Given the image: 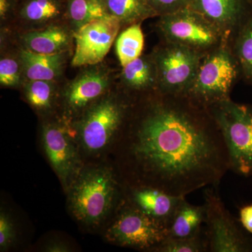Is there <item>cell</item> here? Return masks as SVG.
I'll use <instances>...</instances> for the list:
<instances>
[{
    "label": "cell",
    "mask_w": 252,
    "mask_h": 252,
    "mask_svg": "<svg viewBox=\"0 0 252 252\" xmlns=\"http://www.w3.org/2000/svg\"><path fill=\"white\" fill-rule=\"evenodd\" d=\"M128 154L140 185L177 196L217 187L230 170L220 126L187 94L154 91L134 99Z\"/></svg>",
    "instance_id": "obj_1"
},
{
    "label": "cell",
    "mask_w": 252,
    "mask_h": 252,
    "mask_svg": "<svg viewBox=\"0 0 252 252\" xmlns=\"http://www.w3.org/2000/svg\"><path fill=\"white\" fill-rule=\"evenodd\" d=\"M134 99L117 84L79 118V137L84 149L99 152L113 140L128 122Z\"/></svg>",
    "instance_id": "obj_2"
},
{
    "label": "cell",
    "mask_w": 252,
    "mask_h": 252,
    "mask_svg": "<svg viewBox=\"0 0 252 252\" xmlns=\"http://www.w3.org/2000/svg\"><path fill=\"white\" fill-rule=\"evenodd\" d=\"M241 79L240 68L229 40L204 56L196 77L187 95L210 108L230 98L233 88Z\"/></svg>",
    "instance_id": "obj_3"
},
{
    "label": "cell",
    "mask_w": 252,
    "mask_h": 252,
    "mask_svg": "<svg viewBox=\"0 0 252 252\" xmlns=\"http://www.w3.org/2000/svg\"><path fill=\"white\" fill-rule=\"evenodd\" d=\"M209 109L224 138L230 170L252 177V104L238 103L229 98Z\"/></svg>",
    "instance_id": "obj_4"
},
{
    "label": "cell",
    "mask_w": 252,
    "mask_h": 252,
    "mask_svg": "<svg viewBox=\"0 0 252 252\" xmlns=\"http://www.w3.org/2000/svg\"><path fill=\"white\" fill-rule=\"evenodd\" d=\"M160 39L180 44L205 56L229 40L220 28L193 8L157 17Z\"/></svg>",
    "instance_id": "obj_5"
},
{
    "label": "cell",
    "mask_w": 252,
    "mask_h": 252,
    "mask_svg": "<svg viewBox=\"0 0 252 252\" xmlns=\"http://www.w3.org/2000/svg\"><path fill=\"white\" fill-rule=\"evenodd\" d=\"M150 54L157 67L158 91L162 94H187L205 56L163 39H160Z\"/></svg>",
    "instance_id": "obj_6"
},
{
    "label": "cell",
    "mask_w": 252,
    "mask_h": 252,
    "mask_svg": "<svg viewBox=\"0 0 252 252\" xmlns=\"http://www.w3.org/2000/svg\"><path fill=\"white\" fill-rule=\"evenodd\" d=\"M81 69L72 80L63 81L61 87L63 108L68 117H81L86 109L107 94L117 84L120 71L104 61Z\"/></svg>",
    "instance_id": "obj_7"
},
{
    "label": "cell",
    "mask_w": 252,
    "mask_h": 252,
    "mask_svg": "<svg viewBox=\"0 0 252 252\" xmlns=\"http://www.w3.org/2000/svg\"><path fill=\"white\" fill-rule=\"evenodd\" d=\"M203 205L209 252H252V238L241 229L227 210L217 187L205 189Z\"/></svg>",
    "instance_id": "obj_8"
},
{
    "label": "cell",
    "mask_w": 252,
    "mask_h": 252,
    "mask_svg": "<svg viewBox=\"0 0 252 252\" xmlns=\"http://www.w3.org/2000/svg\"><path fill=\"white\" fill-rule=\"evenodd\" d=\"M116 190L115 180L109 170L95 169L86 172L71 193L74 216L87 224L98 223L112 207Z\"/></svg>",
    "instance_id": "obj_9"
},
{
    "label": "cell",
    "mask_w": 252,
    "mask_h": 252,
    "mask_svg": "<svg viewBox=\"0 0 252 252\" xmlns=\"http://www.w3.org/2000/svg\"><path fill=\"white\" fill-rule=\"evenodd\" d=\"M107 235L122 246L153 251L167 236L166 227L132 206L124 209Z\"/></svg>",
    "instance_id": "obj_10"
},
{
    "label": "cell",
    "mask_w": 252,
    "mask_h": 252,
    "mask_svg": "<svg viewBox=\"0 0 252 252\" xmlns=\"http://www.w3.org/2000/svg\"><path fill=\"white\" fill-rule=\"evenodd\" d=\"M122 29L117 19L109 17L92 21L78 30L74 33L71 66L81 68L103 62Z\"/></svg>",
    "instance_id": "obj_11"
},
{
    "label": "cell",
    "mask_w": 252,
    "mask_h": 252,
    "mask_svg": "<svg viewBox=\"0 0 252 252\" xmlns=\"http://www.w3.org/2000/svg\"><path fill=\"white\" fill-rule=\"evenodd\" d=\"M65 13L66 0H18L12 23L2 28L13 32L42 29L65 23Z\"/></svg>",
    "instance_id": "obj_12"
},
{
    "label": "cell",
    "mask_w": 252,
    "mask_h": 252,
    "mask_svg": "<svg viewBox=\"0 0 252 252\" xmlns=\"http://www.w3.org/2000/svg\"><path fill=\"white\" fill-rule=\"evenodd\" d=\"M9 33L16 45L35 54H58L74 50V32L65 23L22 32L9 31Z\"/></svg>",
    "instance_id": "obj_13"
},
{
    "label": "cell",
    "mask_w": 252,
    "mask_h": 252,
    "mask_svg": "<svg viewBox=\"0 0 252 252\" xmlns=\"http://www.w3.org/2000/svg\"><path fill=\"white\" fill-rule=\"evenodd\" d=\"M43 142L50 162L61 180H67L75 173L78 158L64 126L56 122L43 126Z\"/></svg>",
    "instance_id": "obj_14"
},
{
    "label": "cell",
    "mask_w": 252,
    "mask_h": 252,
    "mask_svg": "<svg viewBox=\"0 0 252 252\" xmlns=\"http://www.w3.org/2000/svg\"><path fill=\"white\" fill-rule=\"evenodd\" d=\"M193 9L230 39L252 14L250 0H194Z\"/></svg>",
    "instance_id": "obj_15"
},
{
    "label": "cell",
    "mask_w": 252,
    "mask_h": 252,
    "mask_svg": "<svg viewBox=\"0 0 252 252\" xmlns=\"http://www.w3.org/2000/svg\"><path fill=\"white\" fill-rule=\"evenodd\" d=\"M117 84L123 92L133 99L158 91L157 67L152 55L143 54L121 67Z\"/></svg>",
    "instance_id": "obj_16"
},
{
    "label": "cell",
    "mask_w": 252,
    "mask_h": 252,
    "mask_svg": "<svg viewBox=\"0 0 252 252\" xmlns=\"http://www.w3.org/2000/svg\"><path fill=\"white\" fill-rule=\"evenodd\" d=\"M130 192L131 206L167 227L185 196H177L152 187L135 186Z\"/></svg>",
    "instance_id": "obj_17"
},
{
    "label": "cell",
    "mask_w": 252,
    "mask_h": 252,
    "mask_svg": "<svg viewBox=\"0 0 252 252\" xmlns=\"http://www.w3.org/2000/svg\"><path fill=\"white\" fill-rule=\"evenodd\" d=\"M18 54L26 81H63L64 72L68 63L71 62L74 51L52 55L39 54L18 46Z\"/></svg>",
    "instance_id": "obj_18"
},
{
    "label": "cell",
    "mask_w": 252,
    "mask_h": 252,
    "mask_svg": "<svg viewBox=\"0 0 252 252\" xmlns=\"http://www.w3.org/2000/svg\"><path fill=\"white\" fill-rule=\"evenodd\" d=\"M204 205L189 203L187 197L181 202L167 227V238H187L203 233L202 225L205 223Z\"/></svg>",
    "instance_id": "obj_19"
},
{
    "label": "cell",
    "mask_w": 252,
    "mask_h": 252,
    "mask_svg": "<svg viewBox=\"0 0 252 252\" xmlns=\"http://www.w3.org/2000/svg\"><path fill=\"white\" fill-rule=\"evenodd\" d=\"M25 81L18 46L9 34L1 33L0 85L1 88L21 89Z\"/></svg>",
    "instance_id": "obj_20"
},
{
    "label": "cell",
    "mask_w": 252,
    "mask_h": 252,
    "mask_svg": "<svg viewBox=\"0 0 252 252\" xmlns=\"http://www.w3.org/2000/svg\"><path fill=\"white\" fill-rule=\"evenodd\" d=\"M110 17L122 25V31L135 24H142L149 18L158 15L147 0H102Z\"/></svg>",
    "instance_id": "obj_21"
},
{
    "label": "cell",
    "mask_w": 252,
    "mask_h": 252,
    "mask_svg": "<svg viewBox=\"0 0 252 252\" xmlns=\"http://www.w3.org/2000/svg\"><path fill=\"white\" fill-rule=\"evenodd\" d=\"M63 81H25L21 90L26 102L36 112L47 113L54 109L61 98Z\"/></svg>",
    "instance_id": "obj_22"
},
{
    "label": "cell",
    "mask_w": 252,
    "mask_h": 252,
    "mask_svg": "<svg viewBox=\"0 0 252 252\" xmlns=\"http://www.w3.org/2000/svg\"><path fill=\"white\" fill-rule=\"evenodd\" d=\"M109 17L102 0H66L65 23L74 33L87 23Z\"/></svg>",
    "instance_id": "obj_23"
},
{
    "label": "cell",
    "mask_w": 252,
    "mask_h": 252,
    "mask_svg": "<svg viewBox=\"0 0 252 252\" xmlns=\"http://www.w3.org/2000/svg\"><path fill=\"white\" fill-rule=\"evenodd\" d=\"M241 79L252 86V14L229 40Z\"/></svg>",
    "instance_id": "obj_24"
},
{
    "label": "cell",
    "mask_w": 252,
    "mask_h": 252,
    "mask_svg": "<svg viewBox=\"0 0 252 252\" xmlns=\"http://www.w3.org/2000/svg\"><path fill=\"white\" fill-rule=\"evenodd\" d=\"M115 46L121 67L138 59L144 49L142 24L132 25L122 30L116 39Z\"/></svg>",
    "instance_id": "obj_25"
},
{
    "label": "cell",
    "mask_w": 252,
    "mask_h": 252,
    "mask_svg": "<svg viewBox=\"0 0 252 252\" xmlns=\"http://www.w3.org/2000/svg\"><path fill=\"white\" fill-rule=\"evenodd\" d=\"M154 252H207L208 245L205 233L187 238H166L158 245Z\"/></svg>",
    "instance_id": "obj_26"
},
{
    "label": "cell",
    "mask_w": 252,
    "mask_h": 252,
    "mask_svg": "<svg viewBox=\"0 0 252 252\" xmlns=\"http://www.w3.org/2000/svg\"><path fill=\"white\" fill-rule=\"evenodd\" d=\"M158 17L193 8L194 0H147Z\"/></svg>",
    "instance_id": "obj_27"
},
{
    "label": "cell",
    "mask_w": 252,
    "mask_h": 252,
    "mask_svg": "<svg viewBox=\"0 0 252 252\" xmlns=\"http://www.w3.org/2000/svg\"><path fill=\"white\" fill-rule=\"evenodd\" d=\"M14 238L12 222L4 212L0 214V249L1 251L8 248Z\"/></svg>",
    "instance_id": "obj_28"
},
{
    "label": "cell",
    "mask_w": 252,
    "mask_h": 252,
    "mask_svg": "<svg viewBox=\"0 0 252 252\" xmlns=\"http://www.w3.org/2000/svg\"><path fill=\"white\" fill-rule=\"evenodd\" d=\"M18 3V0H0L1 28H8L12 23Z\"/></svg>",
    "instance_id": "obj_29"
},
{
    "label": "cell",
    "mask_w": 252,
    "mask_h": 252,
    "mask_svg": "<svg viewBox=\"0 0 252 252\" xmlns=\"http://www.w3.org/2000/svg\"><path fill=\"white\" fill-rule=\"evenodd\" d=\"M240 220L246 231L252 235V204L240 209Z\"/></svg>",
    "instance_id": "obj_30"
},
{
    "label": "cell",
    "mask_w": 252,
    "mask_h": 252,
    "mask_svg": "<svg viewBox=\"0 0 252 252\" xmlns=\"http://www.w3.org/2000/svg\"><path fill=\"white\" fill-rule=\"evenodd\" d=\"M48 252H66L67 251V248L64 245H63L62 244H58L54 243L52 244V245H50V246L48 247L47 249Z\"/></svg>",
    "instance_id": "obj_31"
},
{
    "label": "cell",
    "mask_w": 252,
    "mask_h": 252,
    "mask_svg": "<svg viewBox=\"0 0 252 252\" xmlns=\"http://www.w3.org/2000/svg\"><path fill=\"white\" fill-rule=\"evenodd\" d=\"M250 5H251V7H252V0H250Z\"/></svg>",
    "instance_id": "obj_32"
}]
</instances>
